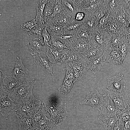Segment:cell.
Instances as JSON below:
<instances>
[{
    "label": "cell",
    "mask_w": 130,
    "mask_h": 130,
    "mask_svg": "<svg viewBox=\"0 0 130 130\" xmlns=\"http://www.w3.org/2000/svg\"><path fill=\"white\" fill-rule=\"evenodd\" d=\"M28 72V70L24 65L21 58L17 57L14 69L10 74L11 75L23 83L25 81Z\"/></svg>",
    "instance_id": "cell-15"
},
{
    "label": "cell",
    "mask_w": 130,
    "mask_h": 130,
    "mask_svg": "<svg viewBox=\"0 0 130 130\" xmlns=\"http://www.w3.org/2000/svg\"><path fill=\"white\" fill-rule=\"evenodd\" d=\"M84 14L82 12H79L77 14L75 19L72 22L75 20H81L84 17Z\"/></svg>",
    "instance_id": "cell-34"
},
{
    "label": "cell",
    "mask_w": 130,
    "mask_h": 130,
    "mask_svg": "<svg viewBox=\"0 0 130 130\" xmlns=\"http://www.w3.org/2000/svg\"><path fill=\"white\" fill-rule=\"evenodd\" d=\"M46 115H44L38 121L33 124V126L38 127L40 130H51L54 125L50 119L47 117Z\"/></svg>",
    "instance_id": "cell-19"
},
{
    "label": "cell",
    "mask_w": 130,
    "mask_h": 130,
    "mask_svg": "<svg viewBox=\"0 0 130 130\" xmlns=\"http://www.w3.org/2000/svg\"><path fill=\"white\" fill-rule=\"evenodd\" d=\"M128 39L129 44H130L129 51H130V38H128Z\"/></svg>",
    "instance_id": "cell-42"
},
{
    "label": "cell",
    "mask_w": 130,
    "mask_h": 130,
    "mask_svg": "<svg viewBox=\"0 0 130 130\" xmlns=\"http://www.w3.org/2000/svg\"><path fill=\"white\" fill-rule=\"evenodd\" d=\"M104 101L103 95L101 94L98 90H95L87 92L86 97L80 103V104L89 105L99 111L103 105Z\"/></svg>",
    "instance_id": "cell-8"
},
{
    "label": "cell",
    "mask_w": 130,
    "mask_h": 130,
    "mask_svg": "<svg viewBox=\"0 0 130 130\" xmlns=\"http://www.w3.org/2000/svg\"><path fill=\"white\" fill-rule=\"evenodd\" d=\"M29 35L30 39L27 45L32 54L44 52L46 46L43 45V40L42 36L34 34Z\"/></svg>",
    "instance_id": "cell-14"
},
{
    "label": "cell",
    "mask_w": 130,
    "mask_h": 130,
    "mask_svg": "<svg viewBox=\"0 0 130 130\" xmlns=\"http://www.w3.org/2000/svg\"><path fill=\"white\" fill-rule=\"evenodd\" d=\"M41 36L43 37V43L44 46H49L48 42L51 39V36L48 32L47 29V25L44 28L42 32Z\"/></svg>",
    "instance_id": "cell-27"
},
{
    "label": "cell",
    "mask_w": 130,
    "mask_h": 130,
    "mask_svg": "<svg viewBox=\"0 0 130 130\" xmlns=\"http://www.w3.org/2000/svg\"><path fill=\"white\" fill-rule=\"evenodd\" d=\"M124 130H130V119L125 122Z\"/></svg>",
    "instance_id": "cell-35"
},
{
    "label": "cell",
    "mask_w": 130,
    "mask_h": 130,
    "mask_svg": "<svg viewBox=\"0 0 130 130\" xmlns=\"http://www.w3.org/2000/svg\"><path fill=\"white\" fill-rule=\"evenodd\" d=\"M104 91V103L99 111V114L111 116L120 115V110L116 106L111 98L108 90L105 89Z\"/></svg>",
    "instance_id": "cell-7"
},
{
    "label": "cell",
    "mask_w": 130,
    "mask_h": 130,
    "mask_svg": "<svg viewBox=\"0 0 130 130\" xmlns=\"http://www.w3.org/2000/svg\"><path fill=\"white\" fill-rule=\"evenodd\" d=\"M36 83L35 79L25 81L15 88L7 95L14 102L18 103L33 95L32 90Z\"/></svg>",
    "instance_id": "cell-3"
},
{
    "label": "cell",
    "mask_w": 130,
    "mask_h": 130,
    "mask_svg": "<svg viewBox=\"0 0 130 130\" xmlns=\"http://www.w3.org/2000/svg\"><path fill=\"white\" fill-rule=\"evenodd\" d=\"M108 90L111 98L119 110H122L130 109L128 104L130 98L129 90H126L122 92H117Z\"/></svg>",
    "instance_id": "cell-5"
},
{
    "label": "cell",
    "mask_w": 130,
    "mask_h": 130,
    "mask_svg": "<svg viewBox=\"0 0 130 130\" xmlns=\"http://www.w3.org/2000/svg\"><path fill=\"white\" fill-rule=\"evenodd\" d=\"M102 58V57H95L88 60L89 70L93 73L95 74L98 72L101 67L104 65V63Z\"/></svg>",
    "instance_id": "cell-18"
},
{
    "label": "cell",
    "mask_w": 130,
    "mask_h": 130,
    "mask_svg": "<svg viewBox=\"0 0 130 130\" xmlns=\"http://www.w3.org/2000/svg\"><path fill=\"white\" fill-rule=\"evenodd\" d=\"M79 37L80 38H87L89 37V35L87 32H82L80 33Z\"/></svg>",
    "instance_id": "cell-37"
},
{
    "label": "cell",
    "mask_w": 130,
    "mask_h": 130,
    "mask_svg": "<svg viewBox=\"0 0 130 130\" xmlns=\"http://www.w3.org/2000/svg\"><path fill=\"white\" fill-rule=\"evenodd\" d=\"M31 54L33 56L34 63L38 68L53 75V65L49 61L44 52Z\"/></svg>",
    "instance_id": "cell-12"
},
{
    "label": "cell",
    "mask_w": 130,
    "mask_h": 130,
    "mask_svg": "<svg viewBox=\"0 0 130 130\" xmlns=\"http://www.w3.org/2000/svg\"><path fill=\"white\" fill-rule=\"evenodd\" d=\"M14 102L8 96H0V113L6 119H8L10 114H13L16 105Z\"/></svg>",
    "instance_id": "cell-13"
},
{
    "label": "cell",
    "mask_w": 130,
    "mask_h": 130,
    "mask_svg": "<svg viewBox=\"0 0 130 130\" xmlns=\"http://www.w3.org/2000/svg\"><path fill=\"white\" fill-rule=\"evenodd\" d=\"M27 130H40L38 128L35 126Z\"/></svg>",
    "instance_id": "cell-40"
},
{
    "label": "cell",
    "mask_w": 130,
    "mask_h": 130,
    "mask_svg": "<svg viewBox=\"0 0 130 130\" xmlns=\"http://www.w3.org/2000/svg\"><path fill=\"white\" fill-rule=\"evenodd\" d=\"M94 32L92 46L99 47L104 50L111 36L107 31L99 27L96 29Z\"/></svg>",
    "instance_id": "cell-9"
},
{
    "label": "cell",
    "mask_w": 130,
    "mask_h": 130,
    "mask_svg": "<svg viewBox=\"0 0 130 130\" xmlns=\"http://www.w3.org/2000/svg\"><path fill=\"white\" fill-rule=\"evenodd\" d=\"M0 96H7L22 83L11 75L0 70Z\"/></svg>",
    "instance_id": "cell-4"
},
{
    "label": "cell",
    "mask_w": 130,
    "mask_h": 130,
    "mask_svg": "<svg viewBox=\"0 0 130 130\" xmlns=\"http://www.w3.org/2000/svg\"><path fill=\"white\" fill-rule=\"evenodd\" d=\"M46 26V24H38L31 31L28 32V34L29 35L34 34L41 36L42 31Z\"/></svg>",
    "instance_id": "cell-26"
},
{
    "label": "cell",
    "mask_w": 130,
    "mask_h": 130,
    "mask_svg": "<svg viewBox=\"0 0 130 130\" xmlns=\"http://www.w3.org/2000/svg\"><path fill=\"white\" fill-rule=\"evenodd\" d=\"M120 118V115L108 116L99 114L98 120L105 130H113L116 122Z\"/></svg>",
    "instance_id": "cell-16"
},
{
    "label": "cell",
    "mask_w": 130,
    "mask_h": 130,
    "mask_svg": "<svg viewBox=\"0 0 130 130\" xmlns=\"http://www.w3.org/2000/svg\"><path fill=\"white\" fill-rule=\"evenodd\" d=\"M106 86L108 90L114 92H121L125 88V81L123 75L120 73L114 76L107 78Z\"/></svg>",
    "instance_id": "cell-11"
},
{
    "label": "cell",
    "mask_w": 130,
    "mask_h": 130,
    "mask_svg": "<svg viewBox=\"0 0 130 130\" xmlns=\"http://www.w3.org/2000/svg\"><path fill=\"white\" fill-rule=\"evenodd\" d=\"M42 104V102L33 94L17 103L13 114L18 119L33 117L41 109Z\"/></svg>",
    "instance_id": "cell-2"
},
{
    "label": "cell",
    "mask_w": 130,
    "mask_h": 130,
    "mask_svg": "<svg viewBox=\"0 0 130 130\" xmlns=\"http://www.w3.org/2000/svg\"><path fill=\"white\" fill-rule=\"evenodd\" d=\"M120 118L125 122L130 119V109L120 110Z\"/></svg>",
    "instance_id": "cell-28"
},
{
    "label": "cell",
    "mask_w": 130,
    "mask_h": 130,
    "mask_svg": "<svg viewBox=\"0 0 130 130\" xmlns=\"http://www.w3.org/2000/svg\"><path fill=\"white\" fill-rule=\"evenodd\" d=\"M38 24V22L35 18L30 21L22 24L21 28L24 30L29 32Z\"/></svg>",
    "instance_id": "cell-24"
},
{
    "label": "cell",
    "mask_w": 130,
    "mask_h": 130,
    "mask_svg": "<svg viewBox=\"0 0 130 130\" xmlns=\"http://www.w3.org/2000/svg\"><path fill=\"white\" fill-rule=\"evenodd\" d=\"M47 1L46 0H41L37 3L36 7V15L43 17V12Z\"/></svg>",
    "instance_id": "cell-25"
},
{
    "label": "cell",
    "mask_w": 130,
    "mask_h": 130,
    "mask_svg": "<svg viewBox=\"0 0 130 130\" xmlns=\"http://www.w3.org/2000/svg\"><path fill=\"white\" fill-rule=\"evenodd\" d=\"M125 122L120 118L115 124L113 130H124Z\"/></svg>",
    "instance_id": "cell-29"
},
{
    "label": "cell",
    "mask_w": 130,
    "mask_h": 130,
    "mask_svg": "<svg viewBox=\"0 0 130 130\" xmlns=\"http://www.w3.org/2000/svg\"><path fill=\"white\" fill-rule=\"evenodd\" d=\"M75 82L72 80L65 78L63 84L58 88L59 91L63 94H67L71 91Z\"/></svg>",
    "instance_id": "cell-21"
},
{
    "label": "cell",
    "mask_w": 130,
    "mask_h": 130,
    "mask_svg": "<svg viewBox=\"0 0 130 130\" xmlns=\"http://www.w3.org/2000/svg\"><path fill=\"white\" fill-rule=\"evenodd\" d=\"M49 28H50L51 31L52 32H58L61 29V27L59 26L53 25L51 26Z\"/></svg>",
    "instance_id": "cell-32"
},
{
    "label": "cell",
    "mask_w": 130,
    "mask_h": 130,
    "mask_svg": "<svg viewBox=\"0 0 130 130\" xmlns=\"http://www.w3.org/2000/svg\"><path fill=\"white\" fill-rule=\"evenodd\" d=\"M90 3H96L98 2L100 0H88Z\"/></svg>",
    "instance_id": "cell-41"
},
{
    "label": "cell",
    "mask_w": 130,
    "mask_h": 130,
    "mask_svg": "<svg viewBox=\"0 0 130 130\" xmlns=\"http://www.w3.org/2000/svg\"><path fill=\"white\" fill-rule=\"evenodd\" d=\"M61 6L59 2H57L53 8V15L55 16L56 15L61 12Z\"/></svg>",
    "instance_id": "cell-31"
},
{
    "label": "cell",
    "mask_w": 130,
    "mask_h": 130,
    "mask_svg": "<svg viewBox=\"0 0 130 130\" xmlns=\"http://www.w3.org/2000/svg\"><path fill=\"white\" fill-rule=\"evenodd\" d=\"M42 102L50 115L54 126L61 124L65 120L67 115L66 107L59 98L56 96Z\"/></svg>",
    "instance_id": "cell-1"
},
{
    "label": "cell",
    "mask_w": 130,
    "mask_h": 130,
    "mask_svg": "<svg viewBox=\"0 0 130 130\" xmlns=\"http://www.w3.org/2000/svg\"><path fill=\"white\" fill-rule=\"evenodd\" d=\"M52 44V45L50 46H54L59 49H63L66 48L69 50L70 49L67 47L59 41H54L53 42H51L49 44V46L50 45H51Z\"/></svg>",
    "instance_id": "cell-30"
},
{
    "label": "cell",
    "mask_w": 130,
    "mask_h": 130,
    "mask_svg": "<svg viewBox=\"0 0 130 130\" xmlns=\"http://www.w3.org/2000/svg\"><path fill=\"white\" fill-rule=\"evenodd\" d=\"M65 69L66 73L65 79H72L75 82H76L74 77V70L69 63H66Z\"/></svg>",
    "instance_id": "cell-23"
},
{
    "label": "cell",
    "mask_w": 130,
    "mask_h": 130,
    "mask_svg": "<svg viewBox=\"0 0 130 130\" xmlns=\"http://www.w3.org/2000/svg\"><path fill=\"white\" fill-rule=\"evenodd\" d=\"M103 62L113 65H118L124 63L125 59L119 50L107 46L104 50L102 58Z\"/></svg>",
    "instance_id": "cell-6"
},
{
    "label": "cell",
    "mask_w": 130,
    "mask_h": 130,
    "mask_svg": "<svg viewBox=\"0 0 130 130\" xmlns=\"http://www.w3.org/2000/svg\"><path fill=\"white\" fill-rule=\"evenodd\" d=\"M46 55L52 63L60 64L65 62V58L61 56L60 52L52 46H48Z\"/></svg>",
    "instance_id": "cell-17"
},
{
    "label": "cell",
    "mask_w": 130,
    "mask_h": 130,
    "mask_svg": "<svg viewBox=\"0 0 130 130\" xmlns=\"http://www.w3.org/2000/svg\"><path fill=\"white\" fill-rule=\"evenodd\" d=\"M52 4L51 1H47L43 12L44 21L47 18L51 17L53 15Z\"/></svg>",
    "instance_id": "cell-22"
},
{
    "label": "cell",
    "mask_w": 130,
    "mask_h": 130,
    "mask_svg": "<svg viewBox=\"0 0 130 130\" xmlns=\"http://www.w3.org/2000/svg\"><path fill=\"white\" fill-rule=\"evenodd\" d=\"M68 63L74 70L76 81L82 78L89 69L88 61L85 58L79 59Z\"/></svg>",
    "instance_id": "cell-10"
},
{
    "label": "cell",
    "mask_w": 130,
    "mask_h": 130,
    "mask_svg": "<svg viewBox=\"0 0 130 130\" xmlns=\"http://www.w3.org/2000/svg\"><path fill=\"white\" fill-rule=\"evenodd\" d=\"M80 24L76 23L70 26L68 29L70 30H73L76 29L81 25Z\"/></svg>",
    "instance_id": "cell-38"
},
{
    "label": "cell",
    "mask_w": 130,
    "mask_h": 130,
    "mask_svg": "<svg viewBox=\"0 0 130 130\" xmlns=\"http://www.w3.org/2000/svg\"><path fill=\"white\" fill-rule=\"evenodd\" d=\"M18 120L19 130H27L33 127V117H23Z\"/></svg>",
    "instance_id": "cell-20"
},
{
    "label": "cell",
    "mask_w": 130,
    "mask_h": 130,
    "mask_svg": "<svg viewBox=\"0 0 130 130\" xmlns=\"http://www.w3.org/2000/svg\"><path fill=\"white\" fill-rule=\"evenodd\" d=\"M63 2L64 4L65 5L70 11L72 12H73L74 11V7L72 4L65 0H63Z\"/></svg>",
    "instance_id": "cell-33"
},
{
    "label": "cell",
    "mask_w": 130,
    "mask_h": 130,
    "mask_svg": "<svg viewBox=\"0 0 130 130\" xmlns=\"http://www.w3.org/2000/svg\"><path fill=\"white\" fill-rule=\"evenodd\" d=\"M68 21V18L66 16H63L60 19L59 21L60 23L62 24L65 23Z\"/></svg>",
    "instance_id": "cell-36"
},
{
    "label": "cell",
    "mask_w": 130,
    "mask_h": 130,
    "mask_svg": "<svg viewBox=\"0 0 130 130\" xmlns=\"http://www.w3.org/2000/svg\"><path fill=\"white\" fill-rule=\"evenodd\" d=\"M73 36L72 35H65L62 36L61 38L63 39H70Z\"/></svg>",
    "instance_id": "cell-39"
}]
</instances>
